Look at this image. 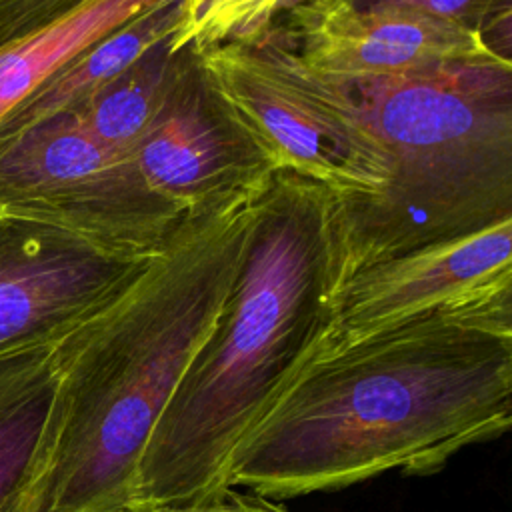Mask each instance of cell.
Masks as SVG:
<instances>
[{"label": "cell", "instance_id": "6da1fadb", "mask_svg": "<svg viewBox=\"0 0 512 512\" xmlns=\"http://www.w3.org/2000/svg\"><path fill=\"white\" fill-rule=\"evenodd\" d=\"M512 422V316H438L316 356L236 446L226 482L268 498L434 474Z\"/></svg>", "mask_w": 512, "mask_h": 512}, {"label": "cell", "instance_id": "7a4b0ae2", "mask_svg": "<svg viewBox=\"0 0 512 512\" xmlns=\"http://www.w3.org/2000/svg\"><path fill=\"white\" fill-rule=\"evenodd\" d=\"M272 178L188 216L62 342L50 424L20 512L130 508L146 444L228 300Z\"/></svg>", "mask_w": 512, "mask_h": 512}, {"label": "cell", "instance_id": "3957f363", "mask_svg": "<svg viewBox=\"0 0 512 512\" xmlns=\"http://www.w3.org/2000/svg\"><path fill=\"white\" fill-rule=\"evenodd\" d=\"M328 248L326 192L274 174L228 300L146 444L130 508L228 486L236 446L320 352L334 302Z\"/></svg>", "mask_w": 512, "mask_h": 512}, {"label": "cell", "instance_id": "277c9868", "mask_svg": "<svg viewBox=\"0 0 512 512\" xmlns=\"http://www.w3.org/2000/svg\"><path fill=\"white\" fill-rule=\"evenodd\" d=\"M340 82L386 158V182L346 212L328 208L334 298L364 268L512 216V60Z\"/></svg>", "mask_w": 512, "mask_h": 512}, {"label": "cell", "instance_id": "5b68a950", "mask_svg": "<svg viewBox=\"0 0 512 512\" xmlns=\"http://www.w3.org/2000/svg\"><path fill=\"white\" fill-rule=\"evenodd\" d=\"M196 54L210 90L272 174L322 188L330 212L382 190L386 158L348 86L310 70L276 32Z\"/></svg>", "mask_w": 512, "mask_h": 512}, {"label": "cell", "instance_id": "8992f818", "mask_svg": "<svg viewBox=\"0 0 512 512\" xmlns=\"http://www.w3.org/2000/svg\"><path fill=\"white\" fill-rule=\"evenodd\" d=\"M0 206L120 262L150 258L188 218L76 112L0 138Z\"/></svg>", "mask_w": 512, "mask_h": 512}, {"label": "cell", "instance_id": "52a82bcc", "mask_svg": "<svg viewBox=\"0 0 512 512\" xmlns=\"http://www.w3.org/2000/svg\"><path fill=\"white\" fill-rule=\"evenodd\" d=\"M438 316H512V216L354 274L318 356Z\"/></svg>", "mask_w": 512, "mask_h": 512}, {"label": "cell", "instance_id": "ba28073f", "mask_svg": "<svg viewBox=\"0 0 512 512\" xmlns=\"http://www.w3.org/2000/svg\"><path fill=\"white\" fill-rule=\"evenodd\" d=\"M174 52L162 102L132 158L146 184L184 216H200L274 174L210 90L192 46Z\"/></svg>", "mask_w": 512, "mask_h": 512}, {"label": "cell", "instance_id": "9c48e42d", "mask_svg": "<svg viewBox=\"0 0 512 512\" xmlns=\"http://www.w3.org/2000/svg\"><path fill=\"white\" fill-rule=\"evenodd\" d=\"M136 264L0 206V358L62 342Z\"/></svg>", "mask_w": 512, "mask_h": 512}, {"label": "cell", "instance_id": "30bf717a", "mask_svg": "<svg viewBox=\"0 0 512 512\" xmlns=\"http://www.w3.org/2000/svg\"><path fill=\"white\" fill-rule=\"evenodd\" d=\"M270 32L310 70L338 80L410 74L498 56L478 32L456 22L342 2L304 0Z\"/></svg>", "mask_w": 512, "mask_h": 512}, {"label": "cell", "instance_id": "8fae6325", "mask_svg": "<svg viewBox=\"0 0 512 512\" xmlns=\"http://www.w3.org/2000/svg\"><path fill=\"white\" fill-rule=\"evenodd\" d=\"M182 12L184 0H166L88 46L2 122L0 138L80 108L154 46L174 38Z\"/></svg>", "mask_w": 512, "mask_h": 512}, {"label": "cell", "instance_id": "7c38bea8", "mask_svg": "<svg viewBox=\"0 0 512 512\" xmlns=\"http://www.w3.org/2000/svg\"><path fill=\"white\" fill-rule=\"evenodd\" d=\"M166 0H78L0 46V126L88 46Z\"/></svg>", "mask_w": 512, "mask_h": 512}, {"label": "cell", "instance_id": "4fadbf2b", "mask_svg": "<svg viewBox=\"0 0 512 512\" xmlns=\"http://www.w3.org/2000/svg\"><path fill=\"white\" fill-rule=\"evenodd\" d=\"M62 342L0 358V512H20L34 478L58 386Z\"/></svg>", "mask_w": 512, "mask_h": 512}, {"label": "cell", "instance_id": "5bb4252c", "mask_svg": "<svg viewBox=\"0 0 512 512\" xmlns=\"http://www.w3.org/2000/svg\"><path fill=\"white\" fill-rule=\"evenodd\" d=\"M172 64L170 38L154 46L80 108L70 112H76L98 140L132 156L162 102Z\"/></svg>", "mask_w": 512, "mask_h": 512}, {"label": "cell", "instance_id": "9a60e30c", "mask_svg": "<svg viewBox=\"0 0 512 512\" xmlns=\"http://www.w3.org/2000/svg\"><path fill=\"white\" fill-rule=\"evenodd\" d=\"M302 0H184L172 50L196 52L222 42H256Z\"/></svg>", "mask_w": 512, "mask_h": 512}, {"label": "cell", "instance_id": "2e32d148", "mask_svg": "<svg viewBox=\"0 0 512 512\" xmlns=\"http://www.w3.org/2000/svg\"><path fill=\"white\" fill-rule=\"evenodd\" d=\"M304 2V0H302ZM342 2L354 8H390L416 12L478 32L490 50L510 60L512 0H320Z\"/></svg>", "mask_w": 512, "mask_h": 512}, {"label": "cell", "instance_id": "e0dca14e", "mask_svg": "<svg viewBox=\"0 0 512 512\" xmlns=\"http://www.w3.org/2000/svg\"><path fill=\"white\" fill-rule=\"evenodd\" d=\"M126 512H290V510L258 492H252V490L244 492V488H238V486H224L194 502L130 508Z\"/></svg>", "mask_w": 512, "mask_h": 512}, {"label": "cell", "instance_id": "ac0fdd59", "mask_svg": "<svg viewBox=\"0 0 512 512\" xmlns=\"http://www.w3.org/2000/svg\"><path fill=\"white\" fill-rule=\"evenodd\" d=\"M78 0H0V46Z\"/></svg>", "mask_w": 512, "mask_h": 512}]
</instances>
